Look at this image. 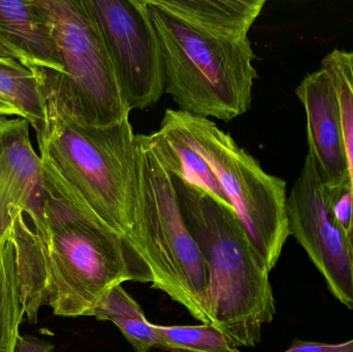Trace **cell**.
I'll list each match as a JSON object with an SVG mask.
<instances>
[{
  "label": "cell",
  "instance_id": "cell-1",
  "mask_svg": "<svg viewBox=\"0 0 353 352\" xmlns=\"http://www.w3.org/2000/svg\"><path fill=\"white\" fill-rule=\"evenodd\" d=\"M45 215V236L22 211L14 213L10 229L30 324L43 306L62 318L91 316L113 287L128 281L152 284V272L132 242L90 211L50 196Z\"/></svg>",
  "mask_w": 353,
  "mask_h": 352
},
{
  "label": "cell",
  "instance_id": "cell-2",
  "mask_svg": "<svg viewBox=\"0 0 353 352\" xmlns=\"http://www.w3.org/2000/svg\"><path fill=\"white\" fill-rule=\"evenodd\" d=\"M179 110L230 122L250 109L254 81L249 31L265 0H146Z\"/></svg>",
  "mask_w": 353,
  "mask_h": 352
},
{
  "label": "cell",
  "instance_id": "cell-3",
  "mask_svg": "<svg viewBox=\"0 0 353 352\" xmlns=\"http://www.w3.org/2000/svg\"><path fill=\"white\" fill-rule=\"evenodd\" d=\"M172 174V173H171ZM185 225L208 273L207 315L234 346H256L276 315L270 272L230 207L172 174Z\"/></svg>",
  "mask_w": 353,
  "mask_h": 352
},
{
  "label": "cell",
  "instance_id": "cell-4",
  "mask_svg": "<svg viewBox=\"0 0 353 352\" xmlns=\"http://www.w3.org/2000/svg\"><path fill=\"white\" fill-rule=\"evenodd\" d=\"M47 116V126L37 136L48 194L90 211L130 240L137 136L130 118L113 125L86 126L50 107Z\"/></svg>",
  "mask_w": 353,
  "mask_h": 352
},
{
  "label": "cell",
  "instance_id": "cell-5",
  "mask_svg": "<svg viewBox=\"0 0 353 352\" xmlns=\"http://www.w3.org/2000/svg\"><path fill=\"white\" fill-rule=\"evenodd\" d=\"M130 240L152 272L153 289L167 293L201 324H210L207 268L183 219L171 172L151 134L136 136L134 218Z\"/></svg>",
  "mask_w": 353,
  "mask_h": 352
},
{
  "label": "cell",
  "instance_id": "cell-6",
  "mask_svg": "<svg viewBox=\"0 0 353 352\" xmlns=\"http://www.w3.org/2000/svg\"><path fill=\"white\" fill-rule=\"evenodd\" d=\"M60 68L37 76L47 107L81 125L108 126L130 118L101 29L88 0H34Z\"/></svg>",
  "mask_w": 353,
  "mask_h": 352
},
{
  "label": "cell",
  "instance_id": "cell-7",
  "mask_svg": "<svg viewBox=\"0 0 353 352\" xmlns=\"http://www.w3.org/2000/svg\"><path fill=\"white\" fill-rule=\"evenodd\" d=\"M163 118L209 163L251 244L273 270L290 236L286 182L263 171L252 155L208 118L180 110H167Z\"/></svg>",
  "mask_w": 353,
  "mask_h": 352
},
{
  "label": "cell",
  "instance_id": "cell-8",
  "mask_svg": "<svg viewBox=\"0 0 353 352\" xmlns=\"http://www.w3.org/2000/svg\"><path fill=\"white\" fill-rule=\"evenodd\" d=\"M130 112L161 101L165 68L146 0H88Z\"/></svg>",
  "mask_w": 353,
  "mask_h": 352
},
{
  "label": "cell",
  "instance_id": "cell-9",
  "mask_svg": "<svg viewBox=\"0 0 353 352\" xmlns=\"http://www.w3.org/2000/svg\"><path fill=\"white\" fill-rule=\"evenodd\" d=\"M290 236L308 254L338 302L353 310V258L333 212V196L309 155L288 196Z\"/></svg>",
  "mask_w": 353,
  "mask_h": 352
},
{
  "label": "cell",
  "instance_id": "cell-10",
  "mask_svg": "<svg viewBox=\"0 0 353 352\" xmlns=\"http://www.w3.org/2000/svg\"><path fill=\"white\" fill-rule=\"evenodd\" d=\"M306 112L308 155L332 196L350 188L341 109L333 74L321 63L296 88Z\"/></svg>",
  "mask_w": 353,
  "mask_h": 352
},
{
  "label": "cell",
  "instance_id": "cell-11",
  "mask_svg": "<svg viewBox=\"0 0 353 352\" xmlns=\"http://www.w3.org/2000/svg\"><path fill=\"white\" fill-rule=\"evenodd\" d=\"M0 187L39 235L47 233L45 207L50 196L24 118L0 117Z\"/></svg>",
  "mask_w": 353,
  "mask_h": 352
},
{
  "label": "cell",
  "instance_id": "cell-12",
  "mask_svg": "<svg viewBox=\"0 0 353 352\" xmlns=\"http://www.w3.org/2000/svg\"><path fill=\"white\" fill-rule=\"evenodd\" d=\"M0 45L35 76L60 72L49 29L34 0H0Z\"/></svg>",
  "mask_w": 353,
  "mask_h": 352
},
{
  "label": "cell",
  "instance_id": "cell-13",
  "mask_svg": "<svg viewBox=\"0 0 353 352\" xmlns=\"http://www.w3.org/2000/svg\"><path fill=\"white\" fill-rule=\"evenodd\" d=\"M0 99L12 105L41 134L48 123L47 105L31 68L12 57H0Z\"/></svg>",
  "mask_w": 353,
  "mask_h": 352
},
{
  "label": "cell",
  "instance_id": "cell-14",
  "mask_svg": "<svg viewBox=\"0 0 353 352\" xmlns=\"http://www.w3.org/2000/svg\"><path fill=\"white\" fill-rule=\"evenodd\" d=\"M91 316L97 320L113 322L136 352H151L159 349L154 324L147 320L142 307L122 285L113 287Z\"/></svg>",
  "mask_w": 353,
  "mask_h": 352
},
{
  "label": "cell",
  "instance_id": "cell-15",
  "mask_svg": "<svg viewBox=\"0 0 353 352\" xmlns=\"http://www.w3.org/2000/svg\"><path fill=\"white\" fill-rule=\"evenodd\" d=\"M10 229L0 243V352H16L25 315Z\"/></svg>",
  "mask_w": 353,
  "mask_h": 352
},
{
  "label": "cell",
  "instance_id": "cell-16",
  "mask_svg": "<svg viewBox=\"0 0 353 352\" xmlns=\"http://www.w3.org/2000/svg\"><path fill=\"white\" fill-rule=\"evenodd\" d=\"M321 63L333 74L341 109L342 125L345 141L348 173L352 188V212L350 225L344 231L353 258V51L334 50L323 58Z\"/></svg>",
  "mask_w": 353,
  "mask_h": 352
},
{
  "label": "cell",
  "instance_id": "cell-17",
  "mask_svg": "<svg viewBox=\"0 0 353 352\" xmlns=\"http://www.w3.org/2000/svg\"><path fill=\"white\" fill-rule=\"evenodd\" d=\"M159 349L170 352H241L211 324L161 326L154 324Z\"/></svg>",
  "mask_w": 353,
  "mask_h": 352
},
{
  "label": "cell",
  "instance_id": "cell-18",
  "mask_svg": "<svg viewBox=\"0 0 353 352\" xmlns=\"http://www.w3.org/2000/svg\"><path fill=\"white\" fill-rule=\"evenodd\" d=\"M283 352H353V339L341 343L314 342L294 339Z\"/></svg>",
  "mask_w": 353,
  "mask_h": 352
},
{
  "label": "cell",
  "instance_id": "cell-19",
  "mask_svg": "<svg viewBox=\"0 0 353 352\" xmlns=\"http://www.w3.org/2000/svg\"><path fill=\"white\" fill-rule=\"evenodd\" d=\"M19 210L12 204L10 196L0 187V243L12 227L14 213Z\"/></svg>",
  "mask_w": 353,
  "mask_h": 352
},
{
  "label": "cell",
  "instance_id": "cell-20",
  "mask_svg": "<svg viewBox=\"0 0 353 352\" xmlns=\"http://www.w3.org/2000/svg\"><path fill=\"white\" fill-rule=\"evenodd\" d=\"M54 344L49 341L32 336L19 337L16 352H53Z\"/></svg>",
  "mask_w": 353,
  "mask_h": 352
},
{
  "label": "cell",
  "instance_id": "cell-21",
  "mask_svg": "<svg viewBox=\"0 0 353 352\" xmlns=\"http://www.w3.org/2000/svg\"><path fill=\"white\" fill-rule=\"evenodd\" d=\"M6 116H17V117L21 118L18 111H16L12 105H8L6 101L0 99V117H6Z\"/></svg>",
  "mask_w": 353,
  "mask_h": 352
},
{
  "label": "cell",
  "instance_id": "cell-22",
  "mask_svg": "<svg viewBox=\"0 0 353 352\" xmlns=\"http://www.w3.org/2000/svg\"><path fill=\"white\" fill-rule=\"evenodd\" d=\"M2 56H4V57H12L10 52H8L3 45H0V57H2Z\"/></svg>",
  "mask_w": 353,
  "mask_h": 352
}]
</instances>
